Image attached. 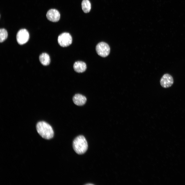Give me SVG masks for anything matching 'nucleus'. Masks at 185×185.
<instances>
[{
    "label": "nucleus",
    "mask_w": 185,
    "mask_h": 185,
    "mask_svg": "<svg viewBox=\"0 0 185 185\" xmlns=\"http://www.w3.org/2000/svg\"><path fill=\"white\" fill-rule=\"evenodd\" d=\"M73 68L76 72L78 73H82L86 70L87 66L86 63L84 62L78 61L75 62Z\"/></svg>",
    "instance_id": "nucleus-9"
},
{
    "label": "nucleus",
    "mask_w": 185,
    "mask_h": 185,
    "mask_svg": "<svg viewBox=\"0 0 185 185\" xmlns=\"http://www.w3.org/2000/svg\"><path fill=\"white\" fill-rule=\"evenodd\" d=\"M96 50L97 54L103 57L108 56L110 52V48L109 45L107 43L103 42L97 44Z\"/></svg>",
    "instance_id": "nucleus-3"
},
{
    "label": "nucleus",
    "mask_w": 185,
    "mask_h": 185,
    "mask_svg": "<svg viewBox=\"0 0 185 185\" xmlns=\"http://www.w3.org/2000/svg\"><path fill=\"white\" fill-rule=\"evenodd\" d=\"M16 38L17 41L19 44H24L26 43L29 40V33L25 29H21L17 33Z\"/></svg>",
    "instance_id": "nucleus-5"
},
{
    "label": "nucleus",
    "mask_w": 185,
    "mask_h": 185,
    "mask_svg": "<svg viewBox=\"0 0 185 185\" xmlns=\"http://www.w3.org/2000/svg\"><path fill=\"white\" fill-rule=\"evenodd\" d=\"M58 41L59 44L61 47H67L71 44L72 38L69 33L64 32L59 36Z\"/></svg>",
    "instance_id": "nucleus-4"
},
{
    "label": "nucleus",
    "mask_w": 185,
    "mask_h": 185,
    "mask_svg": "<svg viewBox=\"0 0 185 185\" xmlns=\"http://www.w3.org/2000/svg\"><path fill=\"white\" fill-rule=\"evenodd\" d=\"M46 17L49 20L54 22H58L60 18V14L57 10L52 9L49 10L46 14Z\"/></svg>",
    "instance_id": "nucleus-7"
},
{
    "label": "nucleus",
    "mask_w": 185,
    "mask_h": 185,
    "mask_svg": "<svg viewBox=\"0 0 185 185\" xmlns=\"http://www.w3.org/2000/svg\"><path fill=\"white\" fill-rule=\"evenodd\" d=\"M39 59L41 64L44 66L48 65L50 63V56L46 53H43L40 54Z\"/></svg>",
    "instance_id": "nucleus-10"
},
{
    "label": "nucleus",
    "mask_w": 185,
    "mask_h": 185,
    "mask_svg": "<svg viewBox=\"0 0 185 185\" xmlns=\"http://www.w3.org/2000/svg\"><path fill=\"white\" fill-rule=\"evenodd\" d=\"M73 146L75 151L79 154H84L88 148L87 141L85 137L82 135L78 136L75 139Z\"/></svg>",
    "instance_id": "nucleus-2"
},
{
    "label": "nucleus",
    "mask_w": 185,
    "mask_h": 185,
    "mask_svg": "<svg viewBox=\"0 0 185 185\" xmlns=\"http://www.w3.org/2000/svg\"><path fill=\"white\" fill-rule=\"evenodd\" d=\"M38 133L43 138L49 140L52 138L54 133L53 128L49 124L44 121L37 123L36 126Z\"/></svg>",
    "instance_id": "nucleus-1"
},
{
    "label": "nucleus",
    "mask_w": 185,
    "mask_h": 185,
    "mask_svg": "<svg viewBox=\"0 0 185 185\" xmlns=\"http://www.w3.org/2000/svg\"><path fill=\"white\" fill-rule=\"evenodd\" d=\"M173 79L172 76L168 73L164 74L160 80L161 85L163 87L165 88L171 87L173 84Z\"/></svg>",
    "instance_id": "nucleus-6"
},
{
    "label": "nucleus",
    "mask_w": 185,
    "mask_h": 185,
    "mask_svg": "<svg viewBox=\"0 0 185 185\" xmlns=\"http://www.w3.org/2000/svg\"><path fill=\"white\" fill-rule=\"evenodd\" d=\"M72 100L74 103L78 106L83 105L85 104L87 100L85 96L79 94H76L73 97Z\"/></svg>",
    "instance_id": "nucleus-8"
},
{
    "label": "nucleus",
    "mask_w": 185,
    "mask_h": 185,
    "mask_svg": "<svg viewBox=\"0 0 185 185\" xmlns=\"http://www.w3.org/2000/svg\"><path fill=\"white\" fill-rule=\"evenodd\" d=\"M82 10L85 13L89 12L91 9V4L89 0H83L81 3Z\"/></svg>",
    "instance_id": "nucleus-11"
},
{
    "label": "nucleus",
    "mask_w": 185,
    "mask_h": 185,
    "mask_svg": "<svg viewBox=\"0 0 185 185\" xmlns=\"http://www.w3.org/2000/svg\"><path fill=\"white\" fill-rule=\"evenodd\" d=\"M86 185H93V184H90V183H89V184H86Z\"/></svg>",
    "instance_id": "nucleus-13"
},
{
    "label": "nucleus",
    "mask_w": 185,
    "mask_h": 185,
    "mask_svg": "<svg viewBox=\"0 0 185 185\" xmlns=\"http://www.w3.org/2000/svg\"><path fill=\"white\" fill-rule=\"evenodd\" d=\"M8 36L7 32L4 29H1L0 30V42H2L4 41Z\"/></svg>",
    "instance_id": "nucleus-12"
}]
</instances>
